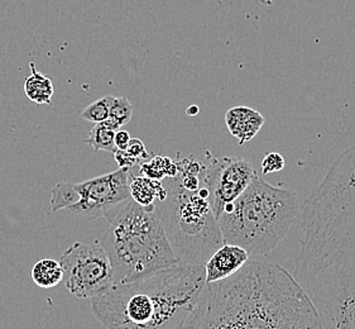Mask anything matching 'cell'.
I'll use <instances>...</instances> for the list:
<instances>
[{
    "label": "cell",
    "mask_w": 355,
    "mask_h": 329,
    "mask_svg": "<svg viewBox=\"0 0 355 329\" xmlns=\"http://www.w3.org/2000/svg\"><path fill=\"white\" fill-rule=\"evenodd\" d=\"M293 278L325 329H355V144L306 199Z\"/></svg>",
    "instance_id": "cell-1"
},
{
    "label": "cell",
    "mask_w": 355,
    "mask_h": 329,
    "mask_svg": "<svg viewBox=\"0 0 355 329\" xmlns=\"http://www.w3.org/2000/svg\"><path fill=\"white\" fill-rule=\"evenodd\" d=\"M178 329H325L313 301L277 264L248 261L227 279L206 284Z\"/></svg>",
    "instance_id": "cell-2"
},
{
    "label": "cell",
    "mask_w": 355,
    "mask_h": 329,
    "mask_svg": "<svg viewBox=\"0 0 355 329\" xmlns=\"http://www.w3.org/2000/svg\"><path fill=\"white\" fill-rule=\"evenodd\" d=\"M205 285L204 265L180 262L143 279L114 284L92 299V310L107 329H178Z\"/></svg>",
    "instance_id": "cell-3"
},
{
    "label": "cell",
    "mask_w": 355,
    "mask_h": 329,
    "mask_svg": "<svg viewBox=\"0 0 355 329\" xmlns=\"http://www.w3.org/2000/svg\"><path fill=\"white\" fill-rule=\"evenodd\" d=\"M100 244L113 270L114 284L143 279L180 264L166 236L157 204L143 207L129 198L112 208Z\"/></svg>",
    "instance_id": "cell-4"
},
{
    "label": "cell",
    "mask_w": 355,
    "mask_h": 329,
    "mask_svg": "<svg viewBox=\"0 0 355 329\" xmlns=\"http://www.w3.org/2000/svg\"><path fill=\"white\" fill-rule=\"evenodd\" d=\"M297 194L256 178L216 221L224 244H235L249 256H263L284 239L299 214Z\"/></svg>",
    "instance_id": "cell-5"
},
{
    "label": "cell",
    "mask_w": 355,
    "mask_h": 329,
    "mask_svg": "<svg viewBox=\"0 0 355 329\" xmlns=\"http://www.w3.org/2000/svg\"><path fill=\"white\" fill-rule=\"evenodd\" d=\"M164 181L166 198L157 208L171 247L181 264L205 265L224 244L209 193L204 185L186 189L176 176Z\"/></svg>",
    "instance_id": "cell-6"
},
{
    "label": "cell",
    "mask_w": 355,
    "mask_h": 329,
    "mask_svg": "<svg viewBox=\"0 0 355 329\" xmlns=\"http://www.w3.org/2000/svg\"><path fill=\"white\" fill-rule=\"evenodd\" d=\"M64 269V284L73 296L94 299L114 285L113 270L107 252L98 241L76 242L60 258Z\"/></svg>",
    "instance_id": "cell-7"
},
{
    "label": "cell",
    "mask_w": 355,
    "mask_h": 329,
    "mask_svg": "<svg viewBox=\"0 0 355 329\" xmlns=\"http://www.w3.org/2000/svg\"><path fill=\"white\" fill-rule=\"evenodd\" d=\"M207 164L202 185L209 193V203L215 218L230 207L256 178L254 166L245 158H214L206 151Z\"/></svg>",
    "instance_id": "cell-8"
},
{
    "label": "cell",
    "mask_w": 355,
    "mask_h": 329,
    "mask_svg": "<svg viewBox=\"0 0 355 329\" xmlns=\"http://www.w3.org/2000/svg\"><path fill=\"white\" fill-rule=\"evenodd\" d=\"M128 169H118L84 183L75 184L78 201L66 212L86 219L104 218L112 208L130 198Z\"/></svg>",
    "instance_id": "cell-9"
},
{
    "label": "cell",
    "mask_w": 355,
    "mask_h": 329,
    "mask_svg": "<svg viewBox=\"0 0 355 329\" xmlns=\"http://www.w3.org/2000/svg\"><path fill=\"white\" fill-rule=\"evenodd\" d=\"M249 261L248 252L235 244H224L206 261L205 282L211 284L227 279Z\"/></svg>",
    "instance_id": "cell-10"
},
{
    "label": "cell",
    "mask_w": 355,
    "mask_h": 329,
    "mask_svg": "<svg viewBox=\"0 0 355 329\" xmlns=\"http://www.w3.org/2000/svg\"><path fill=\"white\" fill-rule=\"evenodd\" d=\"M225 123L230 135L234 136L242 146L257 136L264 124V117L256 109L235 107L227 110Z\"/></svg>",
    "instance_id": "cell-11"
},
{
    "label": "cell",
    "mask_w": 355,
    "mask_h": 329,
    "mask_svg": "<svg viewBox=\"0 0 355 329\" xmlns=\"http://www.w3.org/2000/svg\"><path fill=\"white\" fill-rule=\"evenodd\" d=\"M129 190L130 198L143 207H150L164 201L166 198V189L162 181L152 180L146 176H135L129 174Z\"/></svg>",
    "instance_id": "cell-12"
},
{
    "label": "cell",
    "mask_w": 355,
    "mask_h": 329,
    "mask_svg": "<svg viewBox=\"0 0 355 329\" xmlns=\"http://www.w3.org/2000/svg\"><path fill=\"white\" fill-rule=\"evenodd\" d=\"M32 74L24 81V93L29 101L36 104H52V96L55 93V87L52 84V80L43 74L37 71L35 64L31 62Z\"/></svg>",
    "instance_id": "cell-13"
},
{
    "label": "cell",
    "mask_w": 355,
    "mask_h": 329,
    "mask_svg": "<svg viewBox=\"0 0 355 329\" xmlns=\"http://www.w3.org/2000/svg\"><path fill=\"white\" fill-rule=\"evenodd\" d=\"M32 280L37 287L42 289L55 287L64 281V269L60 261L52 258H43L37 261L32 267Z\"/></svg>",
    "instance_id": "cell-14"
},
{
    "label": "cell",
    "mask_w": 355,
    "mask_h": 329,
    "mask_svg": "<svg viewBox=\"0 0 355 329\" xmlns=\"http://www.w3.org/2000/svg\"><path fill=\"white\" fill-rule=\"evenodd\" d=\"M141 175L157 181H164L167 178H173L178 174V162L164 156H155L150 161L146 160L139 166Z\"/></svg>",
    "instance_id": "cell-15"
},
{
    "label": "cell",
    "mask_w": 355,
    "mask_h": 329,
    "mask_svg": "<svg viewBox=\"0 0 355 329\" xmlns=\"http://www.w3.org/2000/svg\"><path fill=\"white\" fill-rule=\"evenodd\" d=\"M133 115V106L132 103L124 98V96H113L112 95V101H110V108H109V117L104 123L107 127L118 130L121 127H124L125 124H128L132 119Z\"/></svg>",
    "instance_id": "cell-16"
},
{
    "label": "cell",
    "mask_w": 355,
    "mask_h": 329,
    "mask_svg": "<svg viewBox=\"0 0 355 329\" xmlns=\"http://www.w3.org/2000/svg\"><path fill=\"white\" fill-rule=\"evenodd\" d=\"M115 132L116 130L107 127L104 122L96 123L90 130V135L86 138L85 142L93 149L94 152L104 151V152L114 153L116 151L114 144Z\"/></svg>",
    "instance_id": "cell-17"
},
{
    "label": "cell",
    "mask_w": 355,
    "mask_h": 329,
    "mask_svg": "<svg viewBox=\"0 0 355 329\" xmlns=\"http://www.w3.org/2000/svg\"><path fill=\"white\" fill-rule=\"evenodd\" d=\"M51 209L52 212L67 210L75 205L78 201V194L75 184L60 183L51 192Z\"/></svg>",
    "instance_id": "cell-18"
},
{
    "label": "cell",
    "mask_w": 355,
    "mask_h": 329,
    "mask_svg": "<svg viewBox=\"0 0 355 329\" xmlns=\"http://www.w3.org/2000/svg\"><path fill=\"white\" fill-rule=\"evenodd\" d=\"M110 101H112V95L103 96L98 101H94L81 112V118L87 122L95 123V124L107 121V117H109Z\"/></svg>",
    "instance_id": "cell-19"
},
{
    "label": "cell",
    "mask_w": 355,
    "mask_h": 329,
    "mask_svg": "<svg viewBox=\"0 0 355 329\" xmlns=\"http://www.w3.org/2000/svg\"><path fill=\"white\" fill-rule=\"evenodd\" d=\"M284 158L277 153L272 152L268 153L266 158L262 160V174L263 175H270L272 172H279L284 170Z\"/></svg>",
    "instance_id": "cell-20"
},
{
    "label": "cell",
    "mask_w": 355,
    "mask_h": 329,
    "mask_svg": "<svg viewBox=\"0 0 355 329\" xmlns=\"http://www.w3.org/2000/svg\"><path fill=\"white\" fill-rule=\"evenodd\" d=\"M125 152L128 153L130 158H135V161H138V164H141V162L148 160V158H150V153L146 150L142 141L138 140V138H132L130 140L128 149L125 150Z\"/></svg>",
    "instance_id": "cell-21"
},
{
    "label": "cell",
    "mask_w": 355,
    "mask_h": 329,
    "mask_svg": "<svg viewBox=\"0 0 355 329\" xmlns=\"http://www.w3.org/2000/svg\"><path fill=\"white\" fill-rule=\"evenodd\" d=\"M114 158L116 164L119 166V169H128L130 170L133 166L138 164V161H135V158H130L125 151L116 150L114 152Z\"/></svg>",
    "instance_id": "cell-22"
},
{
    "label": "cell",
    "mask_w": 355,
    "mask_h": 329,
    "mask_svg": "<svg viewBox=\"0 0 355 329\" xmlns=\"http://www.w3.org/2000/svg\"><path fill=\"white\" fill-rule=\"evenodd\" d=\"M130 140H132V137L129 135V132L124 130V129H118V130L115 132V137H114L115 149L121 151L127 150Z\"/></svg>",
    "instance_id": "cell-23"
},
{
    "label": "cell",
    "mask_w": 355,
    "mask_h": 329,
    "mask_svg": "<svg viewBox=\"0 0 355 329\" xmlns=\"http://www.w3.org/2000/svg\"><path fill=\"white\" fill-rule=\"evenodd\" d=\"M200 109L198 106H191V107L187 108V110H186V113L187 115H190V117H195V115H199Z\"/></svg>",
    "instance_id": "cell-24"
},
{
    "label": "cell",
    "mask_w": 355,
    "mask_h": 329,
    "mask_svg": "<svg viewBox=\"0 0 355 329\" xmlns=\"http://www.w3.org/2000/svg\"><path fill=\"white\" fill-rule=\"evenodd\" d=\"M0 107H1V106H0Z\"/></svg>",
    "instance_id": "cell-25"
}]
</instances>
